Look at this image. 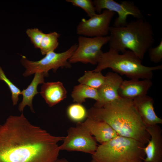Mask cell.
<instances>
[{"instance_id": "obj_17", "label": "cell", "mask_w": 162, "mask_h": 162, "mask_svg": "<svg viewBox=\"0 0 162 162\" xmlns=\"http://www.w3.org/2000/svg\"><path fill=\"white\" fill-rule=\"evenodd\" d=\"M45 76H46L43 73H35L30 85L26 88L21 91V94L22 95L23 98L18 106V110L20 112H22L25 106H28L32 112H34L32 106L33 98L36 94L39 93L37 91V87L38 85L44 82Z\"/></svg>"}, {"instance_id": "obj_7", "label": "cell", "mask_w": 162, "mask_h": 162, "mask_svg": "<svg viewBox=\"0 0 162 162\" xmlns=\"http://www.w3.org/2000/svg\"><path fill=\"white\" fill-rule=\"evenodd\" d=\"M109 36L87 37L80 36L76 50L68 60L70 64L80 62L93 65L98 64L103 52L102 47L109 42Z\"/></svg>"}, {"instance_id": "obj_10", "label": "cell", "mask_w": 162, "mask_h": 162, "mask_svg": "<svg viewBox=\"0 0 162 162\" xmlns=\"http://www.w3.org/2000/svg\"><path fill=\"white\" fill-rule=\"evenodd\" d=\"M115 13L104 9L88 20L82 19L77 26L76 33L89 37L106 36L109 32L110 24Z\"/></svg>"}, {"instance_id": "obj_5", "label": "cell", "mask_w": 162, "mask_h": 162, "mask_svg": "<svg viewBox=\"0 0 162 162\" xmlns=\"http://www.w3.org/2000/svg\"><path fill=\"white\" fill-rule=\"evenodd\" d=\"M145 144L134 139L118 135L98 146L92 162H140L145 154Z\"/></svg>"}, {"instance_id": "obj_21", "label": "cell", "mask_w": 162, "mask_h": 162, "mask_svg": "<svg viewBox=\"0 0 162 162\" xmlns=\"http://www.w3.org/2000/svg\"><path fill=\"white\" fill-rule=\"evenodd\" d=\"M67 112L69 118L77 123L82 122L87 118V111L81 104L76 103L70 105Z\"/></svg>"}, {"instance_id": "obj_8", "label": "cell", "mask_w": 162, "mask_h": 162, "mask_svg": "<svg viewBox=\"0 0 162 162\" xmlns=\"http://www.w3.org/2000/svg\"><path fill=\"white\" fill-rule=\"evenodd\" d=\"M62 144L59 146L60 150L76 151L93 154L98 147L94 138L81 123L68 130Z\"/></svg>"}, {"instance_id": "obj_1", "label": "cell", "mask_w": 162, "mask_h": 162, "mask_svg": "<svg viewBox=\"0 0 162 162\" xmlns=\"http://www.w3.org/2000/svg\"><path fill=\"white\" fill-rule=\"evenodd\" d=\"M64 137L31 124L23 113L0 124V162H55Z\"/></svg>"}, {"instance_id": "obj_20", "label": "cell", "mask_w": 162, "mask_h": 162, "mask_svg": "<svg viewBox=\"0 0 162 162\" xmlns=\"http://www.w3.org/2000/svg\"><path fill=\"white\" fill-rule=\"evenodd\" d=\"M60 35L56 32L45 33L39 48L42 55H46L49 52L54 51L58 45V38Z\"/></svg>"}, {"instance_id": "obj_23", "label": "cell", "mask_w": 162, "mask_h": 162, "mask_svg": "<svg viewBox=\"0 0 162 162\" xmlns=\"http://www.w3.org/2000/svg\"><path fill=\"white\" fill-rule=\"evenodd\" d=\"M0 80L4 82L8 86L11 93V98L13 105H16L19 100V96L21 94V91L7 77L0 66Z\"/></svg>"}, {"instance_id": "obj_12", "label": "cell", "mask_w": 162, "mask_h": 162, "mask_svg": "<svg viewBox=\"0 0 162 162\" xmlns=\"http://www.w3.org/2000/svg\"><path fill=\"white\" fill-rule=\"evenodd\" d=\"M150 138L143 149L144 162H162V130L158 124L146 128Z\"/></svg>"}, {"instance_id": "obj_19", "label": "cell", "mask_w": 162, "mask_h": 162, "mask_svg": "<svg viewBox=\"0 0 162 162\" xmlns=\"http://www.w3.org/2000/svg\"><path fill=\"white\" fill-rule=\"evenodd\" d=\"M105 79V76L101 72L87 70L85 71L84 75L78 81L80 84L98 89L103 85Z\"/></svg>"}, {"instance_id": "obj_25", "label": "cell", "mask_w": 162, "mask_h": 162, "mask_svg": "<svg viewBox=\"0 0 162 162\" xmlns=\"http://www.w3.org/2000/svg\"><path fill=\"white\" fill-rule=\"evenodd\" d=\"M151 61L155 63H158L162 61V39L156 46L150 47L148 51Z\"/></svg>"}, {"instance_id": "obj_27", "label": "cell", "mask_w": 162, "mask_h": 162, "mask_svg": "<svg viewBox=\"0 0 162 162\" xmlns=\"http://www.w3.org/2000/svg\"><path fill=\"white\" fill-rule=\"evenodd\" d=\"M140 162H144L143 161H141Z\"/></svg>"}, {"instance_id": "obj_11", "label": "cell", "mask_w": 162, "mask_h": 162, "mask_svg": "<svg viewBox=\"0 0 162 162\" xmlns=\"http://www.w3.org/2000/svg\"><path fill=\"white\" fill-rule=\"evenodd\" d=\"M105 81L98 89V100L94 106L100 108L120 98L118 94L120 86L123 80L116 73L109 72L106 75Z\"/></svg>"}, {"instance_id": "obj_22", "label": "cell", "mask_w": 162, "mask_h": 162, "mask_svg": "<svg viewBox=\"0 0 162 162\" xmlns=\"http://www.w3.org/2000/svg\"><path fill=\"white\" fill-rule=\"evenodd\" d=\"M67 2L71 3L74 6L83 9L90 18L95 15L96 11L93 1L91 0H67Z\"/></svg>"}, {"instance_id": "obj_13", "label": "cell", "mask_w": 162, "mask_h": 162, "mask_svg": "<svg viewBox=\"0 0 162 162\" xmlns=\"http://www.w3.org/2000/svg\"><path fill=\"white\" fill-rule=\"evenodd\" d=\"M134 105L146 127L162 124V119L156 114L153 98L147 94L133 100Z\"/></svg>"}, {"instance_id": "obj_3", "label": "cell", "mask_w": 162, "mask_h": 162, "mask_svg": "<svg viewBox=\"0 0 162 162\" xmlns=\"http://www.w3.org/2000/svg\"><path fill=\"white\" fill-rule=\"evenodd\" d=\"M109 32L110 48L122 53L129 49L141 60L154 43L152 26L144 18L123 26L110 27Z\"/></svg>"}, {"instance_id": "obj_15", "label": "cell", "mask_w": 162, "mask_h": 162, "mask_svg": "<svg viewBox=\"0 0 162 162\" xmlns=\"http://www.w3.org/2000/svg\"><path fill=\"white\" fill-rule=\"evenodd\" d=\"M81 124L100 144L118 135L109 125L104 121L87 118Z\"/></svg>"}, {"instance_id": "obj_26", "label": "cell", "mask_w": 162, "mask_h": 162, "mask_svg": "<svg viewBox=\"0 0 162 162\" xmlns=\"http://www.w3.org/2000/svg\"><path fill=\"white\" fill-rule=\"evenodd\" d=\"M55 162H69L66 159L62 158L60 159H57Z\"/></svg>"}, {"instance_id": "obj_4", "label": "cell", "mask_w": 162, "mask_h": 162, "mask_svg": "<svg viewBox=\"0 0 162 162\" xmlns=\"http://www.w3.org/2000/svg\"><path fill=\"white\" fill-rule=\"evenodd\" d=\"M142 60L134 52L126 50L120 54L110 48L107 52L103 53L94 72H101L110 68L117 74L124 75L130 79H151L153 71L160 70L162 65L148 67L143 65Z\"/></svg>"}, {"instance_id": "obj_18", "label": "cell", "mask_w": 162, "mask_h": 162, "mask_svg": "<svg viewBox=\"0 0 162 162\" xmlns=\"http://www.w3.org/2000/svg\"><path fill=\"white\" fill-rule=\"evenodd\" d=\"M71 96L74 102L80 104L85 102L87 98L93 99L96 101L98 100L97 89L81 84L74 86Z\"/></svg>"}, {"instance_id": "obj_14", "label": "cell", "mask_w": 162, "mask_h": 162, "mask_svg": "<svg viewBox=\"0 0 162 162\" xmlns=\"http://www.w3.org/2000/svg\"><path fill=\"white\" fill-rule=\"evenodd\" d=\"M152 85L151 79H133L123 80L118 91L120 98L133 100L146 95Z\"/></svg>"}, {"instance_id": "obj_2", "label": "cell", "mask_w": 162, "mask_h": 162, "mask_svg": "<svg viewBox=\"0 0 162 162\" xmlns=\"http://www.w3.org/2000/svg\"><path fill=\"white\" fill-rule=\"evenodd\" d=\"M87 118L104 121L118 135L145 145L150 138L132 99L120 98L100 108L93 106L87 111Z\"/></svg>"}, {"instance_id": "obj_16", "label": "cell", "mask_w": 162, "mask_h": 162, "mask_svg": "<svg viewBox=\"0 0 162 162\" xmlns=\"http://www.w3.org/2000/svg\"><path fill=\"white\" fill-rule=\"evenodd\" d=\"M50 107L52 106L66 98L67 91L60 82H44L40 92Z\"/></svg>"}, {"instance_id": "obj_6", "label": "cell", "mask_w": 162, "mask_h": 162, "mask_svg": "<svg viewBox=\"0 0 162 162\" xmlns=\"http://www.w3.org/2000/svg\"><path fill=\"white\" fill-rule=\"evenodd\" d=\"M77 46V44H74L67 50L61 53H56L54 51L49 52L37 61L29 60L25 56H22L20 62L26 69L23 76L27 77L37 72H42L47 76L48 72L51 69L55 72L59 68H70L71 65L68 60Z\"/></svg>"}, {"instance_id": "obj_9", "label": "cell", "mask_w": 162, "mask_h": 162, "mask_svg": "<svg viewBox=\"0 0 162 162\" xmlns=\"http://www.w3.org/2000/svg\"><path fill=\"white\" fill-rule=\"evenodd\" d=\"M93 4L96 12L101 13L103 9L116 13L118 14L114 23V26L125 25L127 17L131 15L136 19L144 18L141 10L132 1H124L118 3L113 0H94Z\"/></svg>"}, {"instance_id": "obj_24", "label": "cell", "mask_w": 162, "mask_h": 162, "mask_svg": "<svg viewBox=\"0 0 162 162\" xmlns=\"http://www.w3.org/2000/svg\"><path fill=\"white\" fill-rule=\"evenodd\" d=\"M26 32L34 47L39 49L41 41L45 33L37 28H28Z\"/></svg>"}]
</instances>
